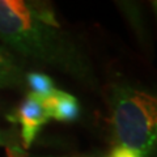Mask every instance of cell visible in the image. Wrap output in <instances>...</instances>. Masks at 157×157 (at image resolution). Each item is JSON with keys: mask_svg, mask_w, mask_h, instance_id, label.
<instances>
[{"mask_svg": "<svg viewBox=\"0 0 157 157\" xmlns=\"http://www.w3.org/2000/svg\"><path fill=\"white\" fill-rule=\"evenodd\" d=\"M0 41L20 55L97 86L89 59L62 29L48 4L0 0Z\"/></svg>", "mask_w": 157, "mask_h": 157, "instance_id": "cell-1", "label": "cell"}, {"mask_svg": "<svg viewBox=\"0 0 157 157\" xmlns=\"http://www.w3.org/2000/svg\"><path fill=\"white\" fill-rule=\"evenodd\" d=\"M111 123L121 145L147 156L157 141V97L127 82L107 89Z\"/></svg>", "mask_w": 157, "mask_h": 157, "instance_id": "cell-2", "label": "cell"}, {"mask_svg": "<svg viewBox=\"0 0 157 157\" xmlns=\"http://www.w3.org/2000/svg\"><path fill=\"white\" fill-rule=\"evenodd\" d=\"M9 118L12 122L21 124V140L26 148H29L36 140L41 127L50 121L45 107L42 106L39 96L34 93H29L14 114Z\"/></svg>", "mask_w": 157, "mask_h": 157, "instance_id": "cell-3", "label": "cell"}, {"mask_svg": "<svg viewBox=\"0 0 157 157\" xmlns=\"http://www.w3.org/2000/svg\"><path fill=\"white\" fill-rule=\"evenodd\" d=\"M50 119L59 122H73L80 114V105L76 97L59 89H54L46 96H39Z\"/></svg>", "mask_w": 157, "mask_h": 157, "instance_id": "cell-4", "label": "cell"}, {"mask_svg": "<svg viewBox=\"0 0 157 157\" xmlns=\"http://www.w3.org/2000/svg\"><path fill=\"white\" fill-rule=\"evenodd\" d=\"M26 86V73L17 58L0 46V88L4 89H21Z\"/></svg>", "mask_w": 157, "mask_h": 157, "instance_id": "cell-5", "label": "cell"}, {"mask_svg": "<svg viewBox=\"0 0 157 157\" xmlns=\"http://www.w3.org/2000/svg\"><path fill=\"white\" fill-rule=\"evenodd\" d=\"M118 7L124 13L130 25L134 28L137 38L143 43H145L148 41V34H147V28L144 24L143 14L140 12V8L135 3H130V2H121V3H118Z\"/></svg>", "mask_w": 157, "mask_h": 157, "instance_id": "cell-6", "label": "cell"}, {"mask_svg": "<svg viewBox=\"0 0 157 157\" xmlns=\"http://www.w3.org/2000/svg\"><path fill=\"white\" fill-rule=\"evenodd\" d=\"M26 86L32 89L30 93L38 96H46L51 93L55 88H54V82L47 75L39 72H30L26 73Z\"/></svg>", "mask_w": 157, "mask_h": 157, "instance_id": "cell-7", "label": "cell"}, {"mask_svg": "<svg viewBox=\"0 0 157 157\" xmlns=\"http://www.w3.org/2000/svg\"><path fill=\"white\" fill-rule=\"evenodd\" d=\"M109 157H143L140 153H137L136 151L134 149H130L127 147H123V145H119L114 148V151L110 153Z\"/></svg>", "mask_w": 157, "mask_h": 157, "instance_id": "cell-8", "label": "cell"}, {"mask_svg": "<svg viewBox=\"0 0 157 157\" xmlns=\"http://www.w3.org/2000/svg\"><path fill=\"white\" fill-rule=\"evenodd\" d=\"M8 151H9V157H25V156H24V153H22V151L20 149L18 145L9 147Z\"/></svg>", "mask_w": 157, "mask_h": 157, "instance_id": "cell-9", "label": "cell"}, {"mask_svg": "<svg viewBox=\"0 0 157 157\" xmlns=\"http://www.w3.org/2000/svg\"><path fill=\"white\" fill-rule=\"evenodd\" d=\"M152 8H153V11L156 13V18H157V2H152Z\"/></svg>", "mask_w": 157, "mask_h": 157, "instance_id": "cell-10", "label": "cell"}]
</instances>
